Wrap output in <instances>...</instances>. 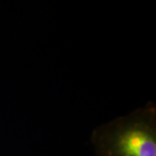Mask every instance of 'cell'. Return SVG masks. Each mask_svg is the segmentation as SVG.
Wrapping results in <instances>:
<instances>
[{"instance_id":"1","label":"cell","mask_w":156,"mask_h":156,"mask_svg":"<svg viewBox=\"0 0 156 156\" xmlns=\"http://www.w3.org/2000/svg\"><path fill=\"white\" fill-rule=\"evenodd\" d=\"M96 156H156V109L152 102L93 131Z\"/></svg>"}]
</instances>
